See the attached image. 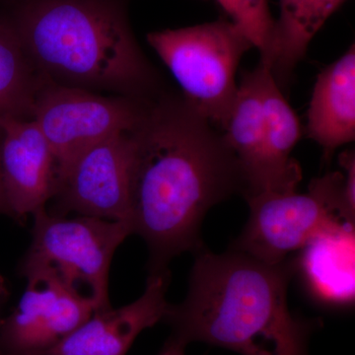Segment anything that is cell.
I'll return each instance as SVG.
<instances>
[{"mask_svg": "<svg viewBox=\"0 0 355 355\" xmlns=\"http://www.w3.org/2000/svg\"><path fill=\"white\" fill-rule=\"evenodd\" d=\"M186 343L171 335L158 355H186Z\"/></svg>", "mask_w": 355, "mask_h": 355, "instance_id": "20", "label": "cell"}, {"mask_svg": "<svg viewBox=\"0 0 355 355\" xmlns=\"http://www.w3.org/2000/svg\"><path fill=\"white\" fill-rule=\"evenodd\" d=\"M148 101L43 80L35 98L32 120L50 144L58 176L88 147L132 130Z\"/></svg>", "mask_w": 355, "mask_h": 355, "instance_id": "7", "label": "cell"}, {"mask_svg": "<svg viewBox=\"0 0 355 355\" xmlns=\"http://www.w3.org/2000/svg\"><path fill=\"white\" fill-rule=\"evenodd\" d=\"M347 0H280L272 73L282 89L304 58L315 35Z\"/></svg>", "mask_w": 355, "mask_h": 355, "instance_id": "16", "label": "cell"}, {"mask_svg": "<svg viewBox=\"0 0 355 355\" xmlns=\"http://www.w3.org/2000/svg\"><path fill=\"white\" fill-rule=\"evenodd\" d=\"M33 217L32 242L22 261L23 275L49 270L90 299L97 311L111 307L110 268L116 250L133 234L130 222L79 216L65 218L46 207Z\"/></svg>", "mask_w": 355, "mask_h": 355, "instance_id": "5", "label": "cell"}, {"mask_svg": "<svg viewBox=\"0 0 355 355\" xmlns=\"http://www.w3.org/2000/svg\"><path fill=\"white\" fill-rule=\"evenodd\" d=\"M130 220L150 253V272L202 249L207 211L244 193L241 169L223 132L182 94L147 102L130 130Z\"/></svg>", "mask_w": 355, "mask_h": 355, "instance_id": "1", "label": "cell"}, {"mask_svg": "<svg viewBox=\"0 0 355 355\" xmlns=\"http://www.w3.org/2000/svg\"><path fill=\"white\" fill-rule=\"evenodd\" d=\"M231 21L260 53V60L272 67L277 39V20L272 17L268 0H216Z\"/></svg>", "mask_w": 355, "mask_h": 355, "instance_id": "18", "label": "cell"}, {"mask_svg": "<svg viewBox=\"0 0 355 355\" xmlns=\"http://www.w3.org/2000/svg\"><path fill=\"white\" fill-rule=\"evenodd\" d=\"M263 105L266 159L265 193L296 191L302 180V170L292 157V151L302 135L301 123L270 67H266L263 76Z\"/></svg>", "mask_w": 355, "mask_h": 355, "instance_id": "14", "label": "cell"}, {"mask_svg": "<svg viewBox=\"0 0 355 355\" xmlns=\"http://www.w3.org/2000/svg\"><path fill=\"white\" fill-rule=\"evenodd\" d=\"M301 252L300 266L311 291L331 304H349L354 296V225L331 229Z\"/></svg>", "mask_w": 355, "mask_h": 355, "instance_id": "15", "label": "cell"}, {"mask_svg": "<svg viewBox=\"0 0 355 355\" xmlns=\"http://www.w3.org/2000/svg\"><path fill=\"white\" fill-rule=\"evenodd\" d=\"M1 130H0V146H1ZM0 214H9L6 200V193H4L3 182H2L1 164H0Z\"/></svg>", "mask_w": 355, "mask_h": 355, "instance_id": "21", "label": "cell"}, {"mask_svg": "<svg viewBox=\"0 0 355 355\" xmlns=\"http://www.w3.org/2000/svg\"><path fill=\"white\" fill-rule=\"evenodd\" d=\"M338 162L342 167L343 181V198L345 212L350 222L354 223L355 217V153L354 150L343 151L338 156Z\"/></svg>", "mask_w": 355, "mask_h": 355, "instance_id": "19", "label": "cell"}, {"mask_svg": "<svg viewBox=\"0 0 355 355\" xmlns=\"http://www.w3.org/2000/svg\"><path fill=\"white\" fill-rule=\"evenodd\" d=\"M130 132L100 140L58 174V214L130 222ZM132 225V224H130Z\"/></svg>", "mask_w": 355, "mask_h": 355, "instance_id": "9", "label": "cell"}, {"mask_svg": "<svg viewBox=\"0 0 355 355\" xmlns=\"http://www.w3.org/2000/svg\"><path fill=\"white\" fill-rule=\"evenodd\" d=\"M308 137L326 157L355 139V46L318 76L308 110Z\"/></svg>", "mask_w": 355, "mask_h": 355, "instance_id": "13", "label": "cell"}, {"mask_svg": "<svg viewBox=\"0 0 355 355\" xmlns=\"http://www.w3.org/2000/svg\"><path fill=\"white\" fill-rule=\"evenodd\" d=\"M7 17L44 80L150 100L164 92L140 49L123 0H14Z\"/></svg>", "mask_w": 355, "mask_h": 355, "instance_id": "3", "label": "cell"}, {"mask_svg": "<svg viewBox=\"0 0 355 355\" xmlns=\"http://www.w3.org/2000/svg\"><path fill=\"white\" fill-rule=\"evenodd\" d=\"M169 279L168 268L150 272L139 299L97 311L62 342L36 355H127L141 331L164 319Z\"/></svg>", "mask_w": 355, "mask_h": 355, "instance_id": "11", "label": "cell"}, {"mask_svg": "<svg viewBox=\"0 0 355 355\" xmlns=\"http://www.w3.org/2000/svg\"><path fill=\"white\" fill-rule=\"evenodd\" d=\"M268 67L270 65L260 60L254 69L243 73L227 121L221 130L239 163L245 198L266 191L263 80Z\"/></svg>", "mask_w": 355, "mask_h": 355, "instance_id": "12", "label": "cell"}, {"mask_svg": "<svg viewBox=\"0 0 355 355\" xmlns=\"http://www.w3.org/2000/svg\"><path fill=\"white\" fill-rule=\"evenodd\" d=\"M295 263H268L230 250L196 253L188 294L163 321L186 343H205L240 355H309L316 323L292 314L287 301Z\"/></svg>", "mask_w": 355, "mask_h": 355, "instance_id": "2", "label": "cell"}, {"mask_svg": "<svg viewBox=\"0 0 355 355\" xmlns=\"http://www.w3.org/2000/svg\"><path fill=\"white\" fill-rule=\"evenodd\" d=\"M147 41L196 109L222 130L237 93L238 67L254 48L233 21L149 33Z\"/></svg>", "mask_w": 355, "mask_h": 355, "instance_id": "4", "label": "cell"}, {"mask_svg": "<svg viewBox=\"0 0 355 355\" xmlns=\"http://www.w3.org/2000/svg\"><path fill=\"white\" fill-rule=\"evenodd\" d=\"M19 303L0 324V355H36L55 347L97 311L55 273H26Z\"/></svg>", "mask_w": 355, "mask_h": 355, "instance_id": "8", "label": "cell"}, {"mask_svg": "<svg viewBox=\"0 0 355 355\" xmlns=\"http://www.w3.org/2000/svg\"><path fill=\"white\" fill-rule=\"evenodd\" d=\"M0 164L9 216L24 218L44 209L57 189L58 168L48 140L34 120L0 123Z\"/></svg>", "mask_w": 355, "mask_h": 355, "instance_id": "10", "label": "cell"}, {"mask_svg": "<svg viewBox=\"0 0 355 355\" xmlns=\"http://www.w3.org/2000/svg\"><path fill=\"white\" fill-rule=\"evenodd\" d=\"M343 180V171L331 172L311 181L306 193H261L246 198L249 219L231 250L266 263H282L318 236L352 224L345 214Z\"/></svg>", "mask_w": 355, "mask_h": 355, "instance_id": "6", "label": "cell"}, {"mask_svg": "<svg viewBox=\"0 0 355 355\" xmlns=\"http://www.w3.org/2000/svg\"><path fill=\"white\" fill-rule=\"evenodd\" d=\"M43 80L26 57L10 22L0 16V123L31 120Z\"/></svg>", "mask_w": 355, "mask_h": 355, "instance_id": "17", "label": "cell"}]
</instances>
